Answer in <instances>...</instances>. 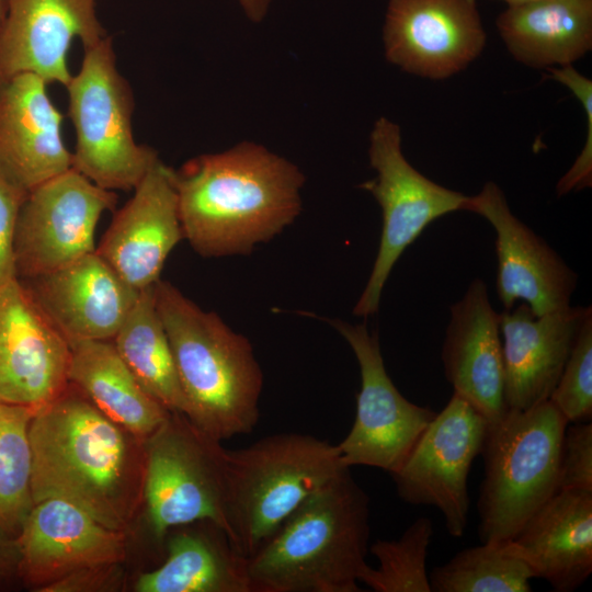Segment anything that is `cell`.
<instances>
[{"mask_svg": "<svg viewBox=\"0 0 592 592\" xmlns=\"http://www.w3.org/2000/svg\"><path fill=\"white\" fill-rule=\"evenodd\" d=\"M549 78L567 87L584 109L587 135L584 146L571 168L558 181L557 195L563 196L572 191L592 186V81L572 65L548 68Z\"/></svg>", "mask_w": 592, "mask_h": 592, "instance_id": "1f68e13d", "label": "cell"}, {"mask_svg": "<svg viewBox=\"0 0 592 592\" xmlns=\"http://www.w3.org/2000/svg\"><path fill=\"white\" fill-rule=\"evenodd\" d=\"M117 563H106L77 570L44 588L41 592L118 591L123 571Z\"/></svg>", "mask_w": 592, "mask_h": 592, "instance_id": "e575fe53", "label": "cell"}, {"mask_svg": "<svg viewBox=\"0 0 592 592\" xmlns=\"http://www.w3.org/2000/svg\"><path fill=\"white\" fill-rule=\"evenodd\" d=\"M96 0H9L0 26V77L33 73L47 84L67 86L71 42L83 48L105 38Z\"/></svg>", "mask_w": 592, "mask_h": 592, "instance_id": "2e32d148", "label": "cell"}, {"mask_svg": "<svg viewBox=\"0 0 592 592\" xmlns=\"http://www.w3.org/2000/svg\"><path fill=\"white\" fill-rule=\"evenodd\" d=\"M533 578L511 540L465 548L429 576L434 592H528Z\"/></svg>", "mask_w": 592, "mask_h": 592, "instance_id": "83f0119b", "label": "cell"}, {"mask_svg": "<svg viewBox=\"0 0 592 592\" xmlns=\"http://www.w3.org/2000/svg\"><path fill=\"white\" fill-rule=\"evenodd\" d=\"M18 563L15 542L0 538V583L18 573Z\"/></svg>", "mask_w": 592, "mask_h": 592, "instance_id": "d590c367", "label": "cell"}, {"mask_svg": "<svg viewBox=\"0 0 592 592\" xmlns=\"http://www.w3.org/2000/svg\"><path fill=\"white\" fill-rule=\"evenodd\" d=\"M511 542L554 591L577 590L592 572V492L558 490Z\"/></svg>", "mask_w": 592, "mask_h": 592, "instance_id": "603a6c76", "label": "cell"}, {"mask_svg": "<svg viewBox=\"0 0 592 592\" xmlns=\"http://www.w3.org/2000/svg\"><path fill=\"white\" fill-rule=\"evenodd\" d=\"M442 349L445 377L488 422L506 410L500 312L491 306L487 285L475 278L451 306Z\"/></svg>", "mask_w": 592, "mask_h": 592, "instance_id": "7402d4cb", "label": "cell"}, {"mask_svg": "<svg viewBox=\"0 0 592 592\" xmlns=\"http://www.w3.org/2000/svg\"><path fill=\"white\" fill-rule=\"evenodd\" d=\"M465 210L486 218L497 234V292L505 310L522 299L543 316L570 306L577 274L561 257L510 209L501 187L488 181L468 196Z\"/></svg>", "mask_w": 592, "mask_h": 592, "instance_id": "9a60e30c", "label": "cell"}, {"mask_svg": "<svg viewBox=\"0 0 592 592\" xmlns=\"http://www.w3.org/2000/svg\"><path fill=\"white\" fill-rule=\"evenodd\" d=\"M486 41L477 0L388 1L385 58L407 73L449 78L481 54Z\"/></svg>", "mask_w": 592, "mask_h": 592, "instance_id": "4fadbf2b", "label": "cell"}, {"mask_svg": "<svg viewBox=\"0 0 592 592\" xmlns=\"http://www.w3.org/2000/svg\"><path fill=\"white\" fill-rule=\"evenodd\" d=\"M69 383L104 414L146 441L171 413L138 383L113 341L70 344Z\"/></svg>", "mask_w": 592, "mask_h": 592, "instance_id": "484cf974", "label": "cell"}, {"mask_svg": "<svg viewBox=\"0 0 592 592\" xmlns=\"http://www.w3.org/2000/svg\"><path fill=\"white\" fill-rule=\"evenodd\" d=\"M297 164L251 140L203 153L174 170L183 238L204 258L251 253L301 212Z\"/></svg>", "mask_w": 592, "mask_h": 592, "instance_id": "7a4b0ae2", "label": "cell"}, {"mask_svg": "<svg viewBox=\"0 0 592 592\" xmlns=\"http://www.w3.org/2000/svg\"><path fill=\"white\" fill-rule=\"evenodd\" d=\"M163 562L143 572L137 592H252L248 557L210 521L171 528Z\"/></svg>", "mask_w": 592, "mask_h": 592, "instance_id": "cb8c5ba5", "label": "cell"}, {"mask_svg": "<svg viewBox=\"0 0 592 592\" xmlns=\"http://www.w3.org/2000/svg\"><path fill=\"white\" fill-rule=\"evenodd\" d=\"M226 452L177 412L146 439L143 502L155 539L163 542L171 528L198 521L214 522L228 534Z\"/></svg>", "mask_w": 592, "mask_h": 592, "instance_id": "ba28073f", "label": "cell"}, {"mask_svg": "<svg viewBox=\"0 0 592 592\" xmlns=\"http://www.w3.org/2000/svg\"><path fill=\"white\" fill-rule=\"evenodd\" d=\"M243 14L252 23H261L267 15L273 0H237Z\"/></svg>", "mask_w": 592, "mask_h": 592, "instance_id": "8d00e7d4", "label": "cell"}, {"mask_svg": "<svg viewBox=\"0 0 592 592\" xmlns=\"http://www.w3.org/2000/svg\"><path fill=\"white\" fill-rule=\"evenodd\" d=\"M499 1H503L504 3L508 4V7H516V5L525 4V3L536 1V0H499Z\"/></svg>", "mask_w": 592, "mask_h": 592, "instance_id": "f35d334b", "label": "cell"}, {"mask_svg": "<svg viewBox=\"0 0 592 592\" xmlns=\"http://www.w3.org/2000/svg\"><path fill=\"white\" fill-rule=\"evenodd\" d=\"M36 410L0 401V538L8 540L34 506L29 428Z\"/></svg>", "mask_w": 592, "mask_h": 592, "instance_id": "f1b7e54d", "label": "cell"}, {"mask_svg": "<svg viewBox=\"0 0 592 592\" xmlns=\"http://www.w3.org/2000/svg\"><path fill=\"white\" fill-rule=\"evenodd\" d=\"M496 25L516 61L538 69L569 66L592 48V0H536L508 7Z\"/></svg>", "mask_w": 592, "mask_h": 592, "instance_id": "d4e9b609", "label": "cell"}, {"mask_svg": "<svg viewBox=\"0 0 592 592\" xmlns=\"http://www.w3.org/2000/svg\"><path fill=\"white\" fill-rule=\"evenodd\" d=\"M548 400L568 423L592 419V312L582 323Z\"/></svg>", "mask_w": 592, "mask_h": 592, "instance_id": "4dcf8cb0", "label": "cell"}, {"mask_svg": "<svg viewBox=\"0 0 592 592\" xmlns=\"http://www.w3.org/2000/svg\"><path fill=\"white\" fill-rule=\"evenodd\" d=\"M592 492V422L568 423L560 447L559 490Z\"/></svg>", "mask_w": 592, "mask_h": 592, "instance_id": "d6a6232c", "label": "cell"}, {"mask_svg": "<svg viewBox=\"0 0 592 592\" xmlns=\"http://www.w3.org/2000/svg\"><path fill=\"white\" fill-rule=\"evenodd\" d=\"M71 349L16 278L0 287V401L38 409L69 385Z\"/></svg>", "mask_w": 592, "mask_h": 592, "instance_id": "5bb4252c", "label": "cell"}, {"mask_svg": "<svg viewBox=\"0 0 592 592\" xmlns=\"http://www.w3.org/2000/svg\"><path fill=\"white\" fill-rule=\"evenodd\" d=\"M9 0H0V26L5 18L8 11Z\"/></svg>", "mask_w": 592, "mask_h": 592, "instance_id": "74e56055", "label": "cell"}, {"mask_svg": "<svg viewBox=\"0 0 592 592\" xmlns=\"http://www.w3.org/2000/svg\"><path fill=\"white\" fill-rule=\"evenodd\" d=\"M114 215L95 248L136 291L153 286L164 263L182 240L174 170L158 159Z\"/></svg>", "mask_w": 592, "mask_h": 592, "instance_id": "e0dca14e", "label": "cell"}, {"mask_svg": "<svg viewBox=\"0 0 592 592\" xmlns=\"http://www.w3.org/2000/svg\"><path fill=\"white\" fill-rule=\"evenodd\" d=\"M589 307L536 316L528 305L500 312L506 409L526 410L548 400Z\"/></svg>", "mask_w": 592, "mask_h": 592, "instance_id": "44dd1931", "label": "cell"}, {"mask_svg": "<svg viewBox=\"0 0 592 592\" xmlns=\"http://www.w3.org/2000/svg\"><path fill=\"white\" fill-rule=\"evenodd\" d=\"M568 422L546 400L506 409L488 422L481 453L485 477L478 499L481 543L511 540L559 490V457Z\"/></svg>", "mask_w": 592, "mask_h": 592, "instance_id": "8992f818", "label": "cell"}, {"mask_svg": "<svg viewBox=\"0 0 592 592\" xmlns=\"http://www.w3.org/2000/svg\"><path fill=\"white\" fill-rule=\"evenodd\" d=\"M328 321L352 349L361 374L353 425L337 445L341 462L350 468L369 466L391 475L437 412L400 394L386 371L377 332H369L365 323Z\"/></svg>", "mask_w": 592, "mask_h": 592, "instance_id": "30bf717a", "label": "cell"}, {"mask_svg": "<svg viewBox=\"0 0 592 592\" xmlns=\"http://www.w3.org/2000/svg\"><path fill=\"white\" fill-rule=\"evenodd\" d=\"M47 86L33 73L0 77V178L25 193L72 168Z\"/></svg>", "mask_w": 592, "mask_h": 592, "instance_id": "d6986e66", "label": "cell"}, {"mask_svg": "<svg viewBox=\"0 0 592 592\" xmlns=\"http://www.w3.org/2000/svg\"><path fill=\"white\" fill-rule=\"evenodd\" d=\"M155 285L139 292L112 341L141 387L170 412L185 415L186 400L157 309Z\"/></svg>", "mask_w": 592, "mask_h": 592, "instance_id": "4316f807", "label": "cell"}, {"mask_svg": "<svg viewBox=\"0 0 592 592\" xmlns=\"http://www.w3.org/2000/svg\"><path fill=\"white\" fill-rule=\"evenodd\" d=\"M14 542L18 574L37 591L77 570L121 562L126 555L125 531L57 498L34 504Z\"/></svg>", "mask_w": 592, "mask_h": 592, "instance_id": "ac0fdd59", "label": "cell"}, {"mask_svg": "<svg viewBox=\"0 0 592 592\" xmlns=\"http://www.w3.org/2000/svg\"><path fill=\"white\" fill-rule=\"evenodd\" d=\"M155 296L186 400L185 417L220 442L253 431L263 372L249 339L167 281L156 283Z\"/></svg>", "mask_w": 592, "mask_h": 592, "instance_id": "277c9868", "label": "cell"}, {"mask_svg": "<svg viewBox=\"0 0 592 592\" xmlns=\"http://www.w3.org/2000/svg\"><path fill=\"white\" fill-rule=\"evenodd\" d=\"M350 467L311 493L250 557L252 592H358L371 506Z\"/></svg>", "mask_w": 592, "mask_h": 592, "instance_id": "3957f363", "label": "cell"}, {"mask_svg": "<svg viewBox=\"0 0 592 592\" xmlns=\"http://www.w3.org/2000/svg\"><path fill=\"white\" fill-rule=\"evenodd\" d=\"M21 281L69 345L112 341L140 292L95 250L59 270Z\"/></svg>", "mask_w": 592, "mask_h": 592, "instance_id": "ffe728a7", "label": "cell"}, {"mask_svg": "<svg viewBox=\"0 0 592 592\" xmlns=\"http://www.w3.org/2000/svg\"><path fill=\"white\" fill-rule=\"evenodd\" d=\"M337 445L312 435L281 433L226 452L228 535L253 555L316 490L344 468Z\"/></svg>", "mask_w": 592, "mask_h": 592, "instance_id": "5b68a950", "label": "cell"}, {"mask_svg": "<svg viewBox=\"0 0 592 592\" xmlns=\"http://www.w3.org/2000/svg\"><path fill=\"white\" fill-rule=\"evenodd\" d=\"M116 202L114 191L73 168L30 191L15 230L18 277L42 276L93 252L96 225Z\"/></svg>", "mask_w": 592, "mask_h": 592, "instance_id": "7c38bea8", "label": "cell"}, {"mask_svg": "<svg viewBox=\"0 0 592 592\" xmlns=\"http://www.w3.org/2000/svg\"><path fill=\"white\" fill-rule=\"evenodd\" d=\"M487 426L488 420L454 392L391 474L399 498L435 506L453 537H462L468 525V475L481 453Z\"/></svg>", "mask_w": 592, "mask_h": 592, "instance_id": "8fae6325", "label": "cell"}, {"mask_svg": "<svg viewBox=\"0 0 592 592\" xmlns=\"http://www.w3.org/2000/svg\"><path fill=\"white\" fill-rule=\"evenodd\" d=\"M26 194L0 178V287L19 278L14 239L19 212Z\"/></svg>", "mask_w": 592, "mask_h": 592, "instance_id": "836d02e7", "label": "cell"}, {"mask_svg": "<svg viewBox=\"0 0 592 592\" xmlns=\"http://www.w3.org/2000/svg\"><path fill=\"white\" fill-rule=\"evenodd\" d=\"M368 158L376 177L360 187L382 208L379 247L367 283L353 308L356 317L378 311L385 284L403 251L433 220L465 210L468 196L424 177L406 159L400 126L382 116L369 134Z\"/></svg>", "mask_w": 592, "mask_h": 592, "instance_id": "9c48e42d", "label": "cell"}, {"mask_svg": "<svg viewBox=\"0 0 592 592\" xmlns=\"http://www.w3.org/2000/svg\"><path fill=\"white\" fill-rule=\"evenodd\" d=\"M34 504L69 501L103 525L127 530L143 502L145 441L69 383L30 423Z\"/></svg>", "mask_w": 592, "mask_h": 592, "instance_id": "6da1fadb", "label": "cell"}, {"mask_svg": "<svg viewBox=\"0 0 592 592\" xmlns=\"http://www.w3.org/2000/svg\"><path fill=\"white\" fill-rule=\"evenodd\" d=\"M433 536L431 519H417L398 539H378L369 546L377 559L358 581L375 592H432L426 572V556Z\"/></svg>", "mask_w": 592, "mask_h": 592, "instance_id": "f546056e", "label": "cell"}, {"mask_svg": "<svg viewBox=\"0 0 592 592\" xmlns=\"http://www.w3.org/2000/svg\"><path fill=\"white\" fill-rule=\"evenodd\" d=\"M66 88L76 134L72 168L105 190H134L159 158L134 138L133 91L116 67L110 36L83 48Z\"/></svg>", "mask_w": 592, "mask_h": 592, "instance_id": "52a82bcc", "label": "cell"}]
</instances>
